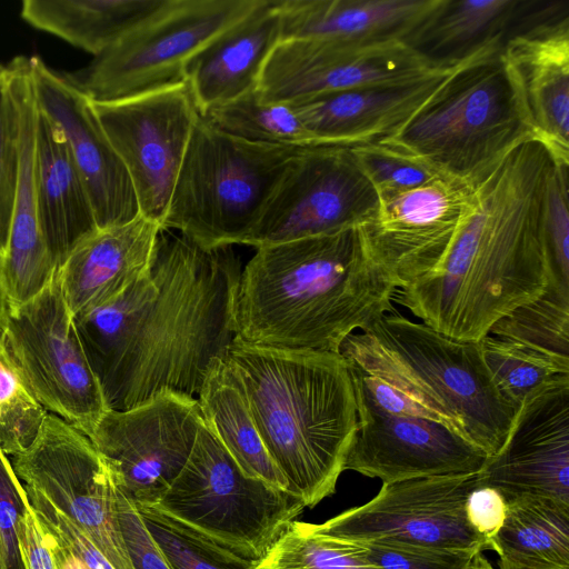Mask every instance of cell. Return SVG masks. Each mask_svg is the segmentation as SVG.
Returning <instances> with one entry per match:
<instances>
[{
    "label": "cell",
    "instance_id": "6da1fadb",
    "mask_svg": "<svg viewBox=\"0 0 569 569\" xmlns=\"http://www.w3.org/2000/svg\"><path fill=\"white\" fill-rule=\"evenodd\" d=\"M240 263L231 247L207 250L162 229L149 269L108 302L74 317L110 410L162 391L197 398L236 337Z\"/></svg>",
    "mask_w": 569,
    "mask_h": 569
},
{
    "label": "cell",
    "instance_id": "7a4b0ae2",
    "mask_svg": "<svg viewBox=\"0 0 569 569\" xmlns=\"http://www.w3.org/2000/svg\"><path fill=\"white\" fill-rule=\"evenodd\" d=\"M556 160L529 138L472 187V201L439 266L393 302L459 341H480L499 319L540 297L551 258L545 203Z\"/></svg>",
    "mask_w": 569,
    "mask_h": 569
},
{
    "label": "cell",
    "instance_id": "3957f363",
    "mask_svg": "<svg viewBox=\"0 0 569 569\" xmlns=\"http://www.w3.org/2000/svg\"><path fill=\"white\" fill-rule=\"evenodd\" d=\"M396 279L362 226L256 248L234 295L236 336L266 347L339 352L395 310Z\"/></svg>",
    "mask_w": 569,
    "mask_h": 569
},
{
    "label": "cell",
    "instance_id": "277c9868",
    "mask_svg": "<svg viewBox=\"0 0 569 569\" xmlns=\"http://www.w3.org/2000/svg\"><path fill=\"white\" fill-rule=\"evenodd\" d=\"M223 361L289 492L306 508L331 496L358 430L353 383L341 353L258 346L236 336Z\"/></svg>",
    "mask_w": 569,
    "mask_h": 569
},
{
    "label": "cell",
    "instance_id": "5b68a950",
    "mask_svg": "<svg viewBox=\"0 0 569 569\" xmlns=\"http://www.w3.org/2000/svg\"><path fill=\"white\" fill-rule=\"evenodd\" d=\"M339 352L488 457L507 440L519 408L496 385L479 341L455 340L395 309L349 336Z\"/></svg>",
    "mask_w": 569,
    "mask_h": 569
},
{
    "label": "cell",
    "instance_id": "8992f818",
    "mask_svg": "<svg viewBox=\"0 0 569 569\" xmlns=\"http://www.w3.org/2000/svg\"><path fill=\"white\" fill-rule=\"evenodd\" d=\"M501 49L463 61L403 124L375 143L472 186L533 138Z\"/></svg>",
    "mask_w": 569,
    "mask_h": 569
},
{
    "label": "cell",
    "instance_id": "52a82bcc",
    "mask_svg": "<svg viewBox=\"0 0 569 569\" xmlns=\"http://www.w3.org/2000/svg\"><path fill=\"white\" fill-rule=\"evenodd\" d=\"M303 149L247 141L199 114L162 229L207 250L246 244L282 174Z\"/></svg>",
    "mask_w": 569,
    "mask_h": 569
},
{
    "label": "cell",
    "instance_id": "ba28073f",
    "mask_svg": "<svg viewBox=\"0 0 569 569\" xmlns=\"http://www.w3.org/2000/svg\"><path fill=\"white\" fill-rule=\"evenodd\" d=\"M149 507L254 565L306 508L291 492L244 475L203 421L184 466Z\"/></svg>",
    "mask_w": 569,
    "mask_h": 569
},
{
    "label": "cell",
    "instance_id": "9c48e42d",
    "mask_svg": "<svg viewBox=\"0 0 569 569\" xmlns=\"http://www.w3.org/2000/svg\"><path fill=\"white\" fill-rule=\"evenodd\" d=\"M259 0H167L84 68L67 72L92 102H113L186 83L190 59Z\"/></svg>",
    "mask_w": 569,
    "mask_h": 569
},
{
    "label": "cell",
    "instance_id": "30bf717a",
    "mask_svg": "<svg viewBox=\"0 0 569 569\" xmlns=\"http://www.w3.org/2000/svg\"><path fill=\"white\" fill-rule=\"evenodd\" d=\"M2 340L36 400L88 436L109 408L56 274L10 308Z\"/></svg>",
    "mask_w": 569,
    "mask_h": 569
},
{
    "label": "cell",
    "instance_id": "8fae6325",
    "mask_svg": "<svg viewBox=\"0 0 569 569\" xmlns=\"http://www.w3.org/2000/svg\"><path fill=\"white\" fill-rule=\"evenodd\" d=\"M11 465L31 505L67 516L114 569H133L118 519L114 476L84 433L48 413Z\"/></svg>",
    "mask_w": 569,
    "mask_h": 569
},
{
    "label": "cell",
    "instance_id": "7c38bea8",
    "mask_svg": "<svg viewBox=\"0 0 569 569\" xmlns=\"http://www.w3.org/2000/svg\"><path fill=\"white\" fill-rule=\"evenodd\" d=\"M379 202L351 147H308L282 174L246 244L259 248L362 226Z\"/></svg>",
    "mask_w": 569,
    "mask_h": 569
},
{
    "label": "cell",
    "instance_id": "4fadbf2b",
    "mask_svg": "<svg viewBox=\"0 0 569 569\" xmlns=\"http://www.w3.org/2000/svg\"><path fill=\"white\" fill-rule=\"evenodd\" d=\"M451 66H437L403 40H281L257 92L264 102L292 103L345 90L405 84Z\"/></svg>",
    "mask_w": 569,
    "mask_h": 569
},
{
    "label": "cell",
    "instance_id": "5bb4252c",
    "mask_svg": "<svg viewBox=\"0 0 569 569\" xmlns=\"http://www.w3.org/2000/svg\"><path fill=\"white\" fill-rule=\"evenodd\" d=\"M202 421L197 398L162 391L137 407L109 409L87 437L119 490L151 506L184 466Z\"/></svg>",
    "mask_w": 569,
    "mask_h": 569
},
{
    "label": "cell",
    "instance_id": "9a60e30c",
    "mask_svg": "<svg viewBox=\"0 0 569 569\" xmlns=\"http://www.w3.org/2000/svg\"><path fill=\"white\" fill-rule=\"evenodd\" d=\"M93 107L129 173L140 216L162 228L200 114L187 84Z\"/></svg>",
    "mask_w": 569,
    "mask_h": 569
},
{
    "label": "cell",
    "instance_id": "2e32d148",
    "mask_svg": "<svg viewBox=\"0 0 569 569\" xmlns=\"http://www.w3.org/2000/svg\"><path fill=\"white\" fill-rule=\"evenodd\" d=\"M477 473L418 478L383 483L367 503L318 523L352 541L387 540L439 549L489 550L469 527L465 502Z\"/></svg>",
    "mask_w": 569,
    "mask_h": 569
},
{
    "label": "cell",
    "instance_id": "e0dca14e",
    "mask_svg": "<svg viewBox=\"0 0 569 569\" xmlns=\"http://www.w3.org/2000/svg\"><path fill=\"white\" fill-rule=\"evenodd\" d=\"M379 199L376 216L362 228L372 252L402 288L439 266L470 209L472 187L439 177Z\"/></svg>",
    "mask_w": 569,
    "mask_h": 569
},
{
    "label": "cell",
    "instance_id": "ac0fdd59",
    "mask_svg": "<svg viewBox=\"0 0 569 569\" xmlns=\"http://www.w3.org/2000/svg\"><path fill=\"white\" fill-rule=\"evenodd\" d=\"M477 480L507 500L533 497L569 505V375L525 400L507 440L487 458Z\"/></svg>",
    "mask_w": 569,
    "mask_h": 569
},
{
    "label": "cell",
    "instance_id": "d6986e66",
    "mask_svg": "<svg viewBox=\"0 0 569 569\" xmlns=\"http://www.w3.org/2000/svg\"><path fill=\"white\" fill-rule=\"evenodd\" d=\"M37 106L62 133L89 194L99 229L127 223L139 206L129 173L96 113L67 72L30 57Z\"/></svg>",
    "mask_w": 569,
    "mask_h": 569
},
{
    "label": "cell",
    "instance_id": "ffe728a7",
    "mask_svg": "<svg viewBox=\"0 0 569 569\" xmlns=\"http://www.w3.org/2000/svg\"><path fill=\"white\" fill-rule=\"evenodd\" d=\"M358 430L345 470L383 483L478 473L488 456L431 419L379 413L357 402Z\"/></svg>",
    "mask_w": 569,
    "mask_h": 569
},
{
    "label": "cell",
    "instance_id": "44dd1931",
    "mask_svg": "<svg viewBox=\"0 0 569 569\" xmlns=\"http://www.w3.org/2000/svg\"><path fill=\"white\" fill-rule=\"evenodd\" d=\"M540 10L519 20L501 52L517 84L533 138L569 166V16Z\"/></svg>",
    "mask_w": 569,
    "mask_h": 569
},
{
    "label": "cell",
    "instance_id": "7402d4cb",
    "mask_svg": "<svg viewBox=\"0 0 569 569\" xmlns=\"http://www.w3.org/2000/svg\"><path fill=\"white\" fill-rule=\"evenodd\" d=\"M462 62L410 83L338 91L289 104L320 146L375 143L403 124Z\"/></svg>",
    "mask_w": 569,
    "mask_h": 569
},
{
    "label": "cell",
    "instance_id": "603a6c76",
    "mask_svg": "<svg viewBox=\"0 0 569 569\" xmlns=\"http://www.w3.org/2000/svg\"><path fill=\"white\" fill-rule=\"evenodd\" d=\"M280 41L278 0H259L204 44L190 59L184 74L199 113L256 91L264 64Z\"/></svg>",
    "mask_w": 569,
    "mask_h": 569
},
{
    "label": "cell",
    "instance_id": "cb8c5ba5",
    "mask_svg": "<svg viewBox=\"0 0 569 569\" xmlns=\"http://www.w3.org/2000/svg\"><path fill=\"white\" fill-rule=\"evenodd\" d=\"M161 226L142 216L98 229L57 269L64 300L76 317L128 288L150 267Z\"/></svg>",
    "mask_w": 569,
    "mask_h": 569
},
{
    "label": "cell",
    "instance_id": "d4e9b609",
    "mask_svg": "<svg viewBox=\"0 0 569 569\" xmlns=\"http://www.w3.org/2000/svg\"><path fill=\"white\" fill-rule=\"evenodd\" d=\"M21 112V169L7 252L3 258L10 308L38 295L54 277L57 268L48 249L36 201L32 152L37 103L30 57L7 63Z\"/></svg>",
    "mask_w": 569,
    "mask_h": 569
},
{
    "label": "cell",
    "instance_id": "484cf974",
    "mask_svg": "<svg viewBox=\"0 0 569 569\" xmlns=\"http://www.w3.org/2000/svg\"><path fill=\"white\" fill-rule=\"evenodd\" d=\"M32 174L42 232L58 269L69 253L99 228L69 147L38 106Z\"/></svg>",
    "mask_w": 569,
    "mask_h": 569
},
{
    "label": "cell",
    "instance_id": "4316f807",
    "mask_svg": "<svg viewBox=\"0 0 569 569\" xmlns=\"http://www.w3.org/2000/svg\"><path fill=\"white\" fill-rule=\"evenodd\" d=\"M440 0H278L281 40L406 41Z\"/></svg>",
    "mask_w": 569,
    "mask_h": 569
},
{
    "label": "cell",
    "instance_id": "83f0119b",
    "mask_svg": "<svg viewBox=\"0 0 569 569\" xmlns=\"http://www.w3.org/2000/svg\"><path fill=\"white\" fill-rule=\"evenodd\" d=\"M527 1L440 0L406 39L437 66H453L493 47H502Z\"/></svg>",
    "mask_w": 569,
    "mask_h": 569
},
{
    "label": "cell",
    "instance_id": "f1b7e54d",
    "mask_svg": "<svg viewBox=\"0 0 569 569\" xmlns=\"http://www.w3.org/2000/svg\"><path fill=\"white\" fill-rule=\"evenodd\" d=\"M167 0H24L31 27L91 53H102L157 12Z\"/></svg>",
    "mask_w": 569,
    "mask_h": 569
},
{
    "label": "cell",
    "instance_id": "f546056e",
    "mask_svg": "<svg viewBox=\"0 0 569 569\" xmlns=\"http://www.w3.org/2000/svg\"><path fill=\"white\" fill-rule=\"evenodd\" d=\"M197 400L204 425L244 475L289 491L286 478L260 438L244 393L223 358L211 365Z\"/></svg>",
    "mask_w": 569,
    "mask_h": 569
},
{
    "label": "cell",
    "instance_id": "4dcf8cb0",
    "mask_svg": "<svg viewBox=\"0 0 569 569\" xmlns=\"http://www.w3.org/2000/svg\"><path fill=\"white\" fill-rule=\"evenodd\" d=\"M491 545L500 558L519 565L569 569V505L533 497L508 500Z\"/></svg>",
    "mask_w": 569,
    "mask_h": 569
},
{
    "label": "cell",
    "instance_id": "1f68e13d",
    "mask_svg": "<svg viewBox=\"0 0 569 569\" xmlns=\"http://www.w3.org/2000/svg\"><path fill=\"white\" fill-rule=\"evenodd\" d=\"M488 333L569 368V287L551 273L540 297L499 319Z\"/></svg>",
    "mask_w": 569,
    "mask_h": 569
},
{
    "label": "cell",
    "instance_id": "d6a6232c",
    "mask_svg": "<svg viewBox=\"0 0 569 569\" xmlns=\"http://www.w3.org/2000/svg\"><path fill=\"white\" fill-rule=\"evenodd\" d=\"M200 116L220 131L247 141L301 148L320 146L289 103L264 102L257 90Z\"/></svg>",
    "mask_w": 569,
    "mask_h": 569
},
{
    "label": "cell",
    "instance_id": "836d02e7",
    "mask_svg": "<svg viewBox=\"0 0 569 569\" xmlns=\"http://www.w3.org/2000/svg\"><path fill=\"white\" fill-rule=\"evenodd\" d=\"M254 569H380L358 546L321 530L318 523L292 521Z\"/></svg>",
    "mask_w": 569,
    "mask_h": 569
},
{
    "label": "cell",
    "instance_id": "e575fe53",
    "mask_svg": "<svg viewBox=\"0 0 569 569\" xmlns=\"http://www.w3.org/2000/svg\"><path fill=\"white\" fill-rule=\"evenodd\" d=\"M479 342L496 385L518 408L552 379L569 375V368L509 340L488 333Z\"/></svg>",
    "mask_w": 569,
    "mask_h": 569
},
{
    "label": "cell",
    "instance_id": "d590c367",
    "mask_svg": "<svg viewBox=\"0 0 569 569\" xmlns=\"http://www.w3.org/2000/svg\"><path fill=\"white\" fill-rule=\"evenodd\" d=\"M48 411L36 400L0 339V449L8 457L36 439Z\"/></svg>",
    "mask_w": 569,
    "mask_h": 569
},
{
    "label": "cell",
    "instance_id": "8d00e7d4",
    "mask_svg": "<svg viewBox=\"0 0 569 569\" xmlns=\"http://www.w3.org/2000/svg\"><path fill=\"white\" fill-rule=\"evenodd\" d=\"M173 569H254L241 559L149 506H136Z\"/></svg>",
    "mask_w": 569,
    "mask_h": 569
},
{
    "label": "cell",
    "instance_id": "74e56055",
    "mask_svg": "<svg viewBox=\"0 0 569 569\" xmlns=\"http://www.w3.org/2000/svg\"><path fill=\"white\" fill-rule=\"evenodd\" d=\"M21 112L8 64H0V256L4 258L21 169Z\"/></svg>",
    "mask_w": 569,
    "mask_h": 569
},
{
    "label": "cell",
    "instance_id": "f35d334b",
    "mask_svg": "<svg viewBox=\"0 0 569 569\" xmlns=\"http://www.w3.org/2000/svg\"><path fill=\"white\" fill-rule=\"evenodd\" d=\"M351 150L379 194L410 190L442 177L421 163L376 143L352 146Z\"/></svg>",
    "mask_w": 569,
    "mask_h": 569
},
{
    "label": "cell",
    "instance_id": "ab89813d",
    "mask_svg": "<svg viewBox=\"0 0 569 569\" xmlns=\"http://www.w3.org/2000/svg\"><path fill=\"white\" fill-rule=\"evenodd\" d=\"M353 542L380 569H467L476 555L387 540Z\"/></svg>",
    "mask_w": 569,
    "mask_h": 569
},
{
    "label": "cell",
    "instance_id": "60d3db41",
    "mask_svg": "<svg viewBox=\"0 0 569 569\" xmlns=\"http://www.w3.org/2000/svg\"><path fill=\"white\" fill-rule=\"evenodd\" d=\"M568 164L555 162L547 180L545 219L552 277L569 287Z\"/></svg>",
    "mask_w": 569,
    "mask_h": 569
},
{
    "label": "cell",
    "instance_id": "b9f144b4",
    "mask_svg": "<svg viewBox=\"0 0 569 569\" xmlns=\"http://www.w3.org/2000/svg\"><path fill=\"white\" fill-rule=\"evenodd\" d=\"M26 490L9 457L0 449V551L4 569H23L18 532L24 510Z\"/></svg>",
    "mask_w": 569,
    "mask_h": 569
},
{
    "label": "cell",
    "instance_id": "7bdbcfd3",
    "mask_svg": "<svg viewBox=\"0 0 569 569\" xmlns=\"http://www.w3.org/2000/svg\"><path fill=\"white\" fill-rule=\"evenodd\" d=\"M117 510L133 569H173L146 527L136 505L119 488Z\"/></svg>",
    "mask_w": 569,
    "mask_h": 569
},
{
    "label": "cell",
    "instance_id": "ee69618b",
    "mask_svg": "<svg viewBox=\"0 0 569 569\" xmlns=\"http://www.w3.org/2000/svg\"><path fill=\"white\" fill-rule=\"evenodd\" d=\"M18 541L23 569H61L56 553V540L30 503L27 493Z\"/></svg>",
    "mask_w": 569,
    "mask_h": 569
},
{
    "label": "cell",
    "instance_id": "f6af8a7d",
    "mask_svg": "<svg viewBox=\"0 0 569 569\" xmlns=\"http://www.w3.org/2000/svg\"><path fill=\"white\" fill-rule=\"evenodd\" d=\"M508 509V500L496 488L477 485L470 490L465 502L466 520L472 531L492 549V539L501 529Z\"/></svg>",
    "mask_w": 569,
    "mask_h": 569
},
{
    "label": "cell",
    "instance_id": "bcb514c9",
    "mask_svg": "<svg viewBox=\"0 0 569 569\" xmlns=\"http://www.w3.org/2000/svg\"><path fill=\"white\" fill-rule=\"evenodd\" d=\"M56 540L73 553L88 569H114L93 542L62 512L32 505Z\"/></svg>",
    "mask_w": 569,
    "mask_h": 569
},
{
    "label": "cell",
    "instance_id": "7dc6e473",
    "mask_svg": "<svg viewBox=\"0 0 569 569\" xmlns=\"http://www.w3.org/2000/svg\"><path fill=\"white\" fill-rule=\"evenodd\" d=\"M9 312L10 303L6 286L3 258L0 256V339L2 338Z\"/></svg>",
    "mask_w": 569,
    "mask_h": 569
},
{
    "label": "cell",
    "instance_id": "c3c4849f",
    "mask_svg": "<svg viewBox=\"0 0 569 569\" xmlns=\"http://www.w3.org/2000/svg\"><path fill=\"white\" fill-rule=\"evenodd\" d=\"M467 569H496L482 552H478L471 559Z\"/></svg>",
    "mask_w": 569,
    "mask_h": 569
},
{
    "label": "cell",
    "instance_id": "681fc988",
    "mask_svg": "<svg viewBox=\"0 0 569 569\" xmlns=\"http://www.w3.org/2000/svg\"><path fill=\"white\" fill-rule=\"evenodd\" d=\"M499 569H545V568L528 567V566L519 565V563L509 561L507 559L500 558Z\"/></svg>",
    "mask_w": 569,
    "mask_h": 569
},
{
    "label": "cell",
    "instance_id": "f907efd6",
    "mask_svg": "<svg viewBox=\"0 0 569 569\" xmlns=\"http://www.w3.org/2000/svg\"><path fill=\"white\" fill-rule=\"evenodd\" d=\"M0 569H4L1 551H0Z\"/></svg>",
    "mask_w": 569,
    "mask_h": 569
}]
</instances>
